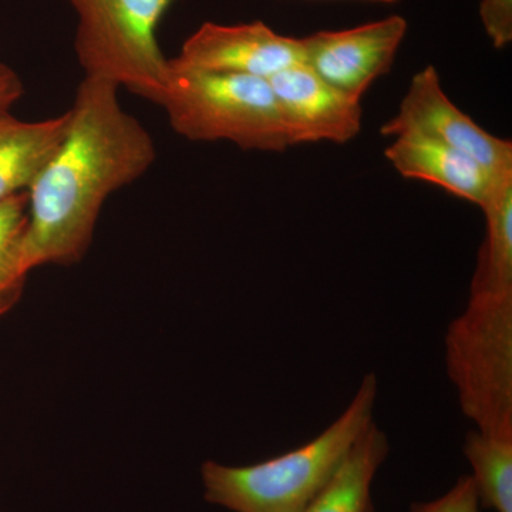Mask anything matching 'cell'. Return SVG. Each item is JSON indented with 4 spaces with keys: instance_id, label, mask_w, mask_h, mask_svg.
Listing matches in <instances>:
<instances>
[{
    "instance_id": "6da1fadb",
    "label": "cell",
    "mask_w": 512,
    "mask_h": 512,
    "mask_svg": "<svg viewBox=\"0 0 512 512\" xmlns=\"http://www.w3.org/2000/svg\"><path fill=\"white\" fill-rule=\"evenodd\" d=\"M119 86L83 77L69 127L28 190L29 266L72 265L86 254L104 202L150 170L156 143L121 107Z\"/></svg>"
},
{
    "instance_id": "7a4b0ae2",
    "label": "cell",
    "mask_w": 512,
    "mask_h": 512,
    "mask_svg": "<svg viewBox=\"0 0 512 512\" xmlns=\"http://www.w3.org/2000/svg\"><path fill=\"white\" fill-rule=\"evenodd\" d=\"M377 377H363L352 402L316 439L247 467L207 461L205 498L234 512H302L332 480L359 437L373 423Z\"/></svg>"
},
{
    "instance_id": "3957f363",
    "label": "cell",
    "mask_w": 512,
    "mask_h": 512,
    "mask_svg": "<svg viewBox=\"0 0 512 512\" xmlns=\"http://www.w3.org/2000/svg\"><path fill=\"white\" fill-rule=\"evenodd\" d=\"M158 106L175 133L191 141H229L272 153L292 147L271 83L261 77L171 67Z\"/></svg>"
},
{
    "instance_id": "277c9868",
    "label": "cell",
    "mask_w": 512,
    "mask_h": 512,
    "mask_svg": "<svg viewBox=\"0 0 512 512\" xmlns=\"http://www.w3.org/2000/svg\"><path fill=\"white\" fill-rule=\"evenodd\" d=\"M76 10L74 50L84 76L160 104L171 77L157 28L175 0H67Z\"/></svg>"
},
{
    "instance_id": "5b68a950",
    "label": "cell",
    "mask_w": 512,
    "mask_h": 512,
    "mask_svg": "<svg viewBox=\"0 0 512 512\" xmlns=\"http://www.w3.org/2000/svg\"><path fill=\"white\" fill-rule=\"evenodd\" d=\"M446 366L464 416L512 439V296H470L448 326Z\"/></svg>"
},
{
    "instance_id": "8992f818",
    "label": "cell",
    "mask_w": 512,
    "mask_h": 512,
    "mask_svg": "<svg viewBox=\"0 0 512 512\" xmlns=\"http://www.w3.org/2000/svg\"><path fill=\"white\" fill-rule=\"evenodd\" d=\"M380 134L430 138L467 154L495 175L512 173V143L494 136L448 99L433 66L413 77L396 116L383 124Z\"/></svg>"
},
{
    "instance_id": "52a82bcc",
    "label": "cell",
    "mask_w": 512,
    "mask_h": 512,
    "mask_svg": "<svg viewBox=\"0 0 512 512\" xmlns=\"http://www.w3.org/2000/svg\"><path fill=\"white\" fill-rule=\"evenodd\" d=\"M303 63L302 40L279 35L262 22L217 25L207 22L170 59L175 70L245 74L269 80Z\"/></svg>"
},
{
    "instance_id": "ba28073f",
    "label": "cell",
    "mask_w": 512,
    "mask_h": 512,
    "mask_svg": "<svg viewBox=\"0 0 512 512\" xmlns=\"http://www.w3.org/2000/svg\"><path fill=\"white\" fill-rule=\"evenodd\" d=\"M407 33L399 15L357 28L318 32L303 37V64L340 92L360 97L392 70Z\"/></svg>"
},
{
    "instance_id": "9c48e42d",
    "label": "cell",
    "mask_w": 512,
    "mask_h": 512,
    "mask_svg": "<svg viewBox=\"0 0 512 512\" xmlns=\"http://www.w3.org/2000/svg\"><path fill=\"white\" fill-rule=\"evenodd\" d=\"M292 147L298 144H345L362 130V99L330 86L299 63L269 79Z\"/></svg>"
},
{
    "instance_id": "30bf717a",
    "label": "cell",
    "mask_w": 512,
    "mask_h": 512,
    "mask_svg": "<svg viewBox=\"0 0 512 512\" xmlns=\"http://www.w3.org/2000/svg\"><path fill=\"white\" fill-rule=\"evenodd\" d=\"M384 157L403 177L437 185L478 207L487 200L498 177L456 148L414 134L394 137Z\"/></svg>"
},
{
    "instance_id": "8fae6325",
    "label": "cell",
    "mask_w": 512,
    "mask_h": 512,
    "mask_svg": "<svg viewBox=\"0 0 512 512\" xmlns=\"http://www.w3.org/2000/svg\"><path fill=\"white\" fill-rule=\"evenodd\" d=\"M69 127V111L42 121L0 116V202L28 191L56 153Z\"/></svg>"
},
{
    "instance_id": "7c38bea8",
    "label": "cell",
    "mask_w": 512,
    "mask_h": 512,
    "mask_svg": "<svg viewBox=\"0 0 512 512\" xmlns=\"http://www.w3.org/2000/svg\"><path fill=\"white\" fill-rule=\"evenodd\" d=\"M485 235L478 252L470 296H512V173L495 178L481 205Z\"/></svg>"
},
{
    "instance_id": "4fadbf2b",
    "label": "cell",
    "mask_w": 512,
    "mask_h": 512,
    "mask_svg": "<svg viewBox=\"0 0 512 512\" xmlns=\"http://www.w3.org/2000/svg\"><path fill=\"white\" fill-rule=\"evenodd\" d=\"M389 451L386 434L370 424L332 480L302 512H375L372 483Z\"/></svg>"
},
{
    "instance_id": "5bb4252c",
    "label": "cell",
    "mask_w": 512,
    "mask_h": 512,
    "mask_svg": "<svg viewBox=\"0 0 512 512\" xmlns=\"http://www.w3.org/2000/svg\"><path fill=\"white\" fill-rule=\"evenodd\" d=\"M28 191L0 202V318L22 298L32 268L26 256Z\"/></svg>"
},
{
    "instance_id": "9a60e30c",
    "label": "cell",
    "mask_w": 512,
    "mask_h": 512,
    "mask_svg": "<svg viewBox=\"0 0 512 512\" xmlns=\"http://www.w3.org/2000/svg\"><path fill=\"white\" fill-rule=\"evenodd\" d=\"M463 451L473 467L480 507L512 512V439L468 431Z\"/></svg>"
},
{
    "instance_id": "2e32d148",
    "label": "cell",
    "mask_w": 512,
    "mask_h": 512,
    "mask_svg": "<svg viewBox=\"0 0 512 512\" xmlns=\"http://www.w3.org/2000/svg\"><path fill=\"white\" fill-rule=\"evenodd\" d=\"M409 512H480L476 484L471 476L460 477L443 497L430 503L413 504Z\"/></svg>"
},
{
    "instance_id": "e0dca14e",
    "label": "cell",
    "mask_w": 512,
    "mask_h": 512,
    "mask_svg": "<svg viewBox=\"0 0 512 512\" xmlns=\"http://www.w3.org/2000/svg\"><path fill=\"white\" fill-rule=\"evenodd\" d=\"M480 18L495 49L512 42V0H481Z\"/></svg>"
},
{
    "instance_id": "ac0fdd59",
    "label": "cell",
    "mask_w": 512,
    "mask_h": 512,
    "mask_svg": "<svg viewBox=\"0 0 512 512\" xmlns=\"http://www.w3.org/2000/svg\"><path fill=\"white\" fill-rule=\"evenodd\" d=\"M23 93L25 86L19 74L8 64L0 62V116L10 113L12 107L22 99Z\"/></svg>"
},
{
    "instance_id": "d6986e66",
    "label": "cell",
    "mask_w": 512,
    "mask_h": 512,
    "mask_svg": "<svg viewBox=\"0 0 512 512\" xmlns=\"http://www.w3.org/2000/svg\"><path fill=\"white\" fill-rule=\"evenodd\" d=\"M366 2L394 3L397 2V0H366Z\"/></svg>"
}]
</instances>
